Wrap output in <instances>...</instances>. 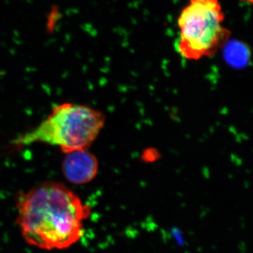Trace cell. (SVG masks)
Segmentation results:
<instances>
[{"instance_id":"1","label":"cell","mask_w":253,"mask_h":253,"mask_svg":"<svg viewBox=\"0 0 253 253\" xmlns=\"http://www.w3.org/2000/svg\"><path fill=\"white\" fill-rule=\"evenodd\" d=\"M17 224L23 239L39 249H68L83 236L90 208L67 186L47 181L18 196Z\"/></svg>"},{"instance_id":"2","label":"cell","mask_w":253,"mask_h":253,"mask_svg":"<svg viewBox=\"0 0 253 253\" xmlns=\"http://www.w3.org/2000/svg\"><path fill=\"white\" fill-rule=\"evenodd\" d=\"M105 123L102 113L83 105H58L36 127L13 140L16 147L42 143L59 147L64 154L87 149Z\"/></svg>"},{"instance_id":"3","label":"cell","mask_w":253,"mask_h":253,"mask_svg":"<svg viewBox=\"0 0 253 253\" xmlns=\"http://www.w3.org/2000/svg\"><path fill=\"white\" fill-rule=\"evenodd\" d=\"M224 20L219 0H189L177 19L178 52L194 61L215 54L230 39L231 31L224 26Z\"/></svg>"},{"instance_id":"4","label":"cell","mask_w":253,"mask_h":253,"mask_svg":"<svg viewBox=\"0 0 253 253\" xmlns=\"http://www.w3.org/2000/svg\"><path fill=\"white\" fill-rule=\"evenodd\" d=\"M62 163L63 176L69 182L81 185L90 182L98 172L99 163L86 149L67 153Z\"/></svg>"},{"instance_id":"5","label":"cell","mask_w":253,"mask_h":253,"mask_svg":"<svg viewBox=\"0 0 253 253\" xmlns=\"http://www.w3.org/2000/svg\"><path fill=\"white\" fill-rule=\"evenodd\" d=\"M226 59L235 67H242L247 64L249 61L247 49L239 45L231 46L226 54Z\"/></svg>"},{"instance_id":"6","label":"cell","mask_w":253,"mask_h":253,"mask_svg":"<svg viewBox=\"0 0 253 253\" xmlns=\"http://www.w3.org/2000/svg\"><path fill=\"white\" fill-rule=\"evenodd\" d=\"M60 16H61V14H60L59 11L56 9V7H54V9L51 10V12L49 13V16H48L47 28L49 30L50 32L52 31V30L54 29L55 26H56V23H57Z\"/></svg>"},{"instance_id":"7","label":"cell","mask_w":253,"mask_h":253,"mask_svg":"<svg viewBox=\"0 0 253 253\" xmlns=\"http://www.w3.org/2000/svg\"><path fill=\"white\" fill-rule=\"evenodd\" d=\"M244 1H249V2H252V0H244Z\"/></svg>"}]
</instances>
